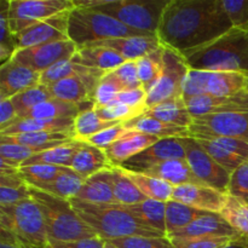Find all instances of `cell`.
<instances>
[{
    "label": "cell",
    "instance_id": "31",
    "mask_svg": "<svg viewBox=\"0 0 248 248\" xmlns=\"http://www.w3.org/2000/svg\"><path fill=\"white\" fill-rule=\"evenodd\" d=\"M81 111L80 106L69 102L51 98L48 101L38 104L34 108L22 114L21 119H40V120H55V119L73 118L75 119Z\"/></svg>",
    "mask_w": 248,
    "mask_h": 248
},
{
    "label": "cell",
    "instance_id": "56",
    "mask_svg": "<svg viewBox=\"0 0 248 248\" xmlns=\"http://www.w3.org/2000/svg\"><path fill=\"white\" fill-rule=\"evenodd\" d=\"M224 248H248V241L244 240L242 237L237 236L230 241L229 245H227Z\"/></svg>",
    "mask_w": 248,
    "mask_h": 248
},
{
    "label": "cell",
    "instance_id": "23",
    "mask_svg": "<svg viewBox=\"0 0 248 248\" xmlns=\"http://www.w3.org/2000/svg\"><path fill=\"white\" fill-rule=\"evenodd\" d=\"M72 61L77 64L109 73L116 69L126 62L119 53L110 48L101 46H82L78 47V51L73 56Z\"/></svg>",
    "mask_w": 248,
    "mask_h": 248
},
{
    "label": "cell",
    "instance_id": "54",
    "mask_svg": "<svg viewBox=\"0 0 248 248\" xmlns=\"http://www.w3.org/2000/svg\"><path fill=\"white\" fill-rule=\"evenodd\" d=\"M17 118L18 115L11 99H1L0 101V131L5 130Z\"/></svg>",
    "mask_w": 248,
    "mask_h": 248
},
{
    "label": "cell",
    "instance_id": "43",
    "mask_svg": "<svg viewBox=\"0 0 248 248\" xmlns=\"http://www.w3.org/2000/svg\"><path fill=\"white\" fill-rule=\"evenodd\" d=\"M51 98H53V97L48 87L45 86V85L39 84L36 86L31 87V89H28L26 91L21 92V93L16 94V96L10 99H11L15 108H16L17 115L21 116L22 114L28 111L29 109L34 108L38 104L48 101Z\"/></svg>",
    "mask_w": 248,
    "mask_h": 248
},
{
    "label": "cell",
    "instance_id": "19",
    "mask_svg": "<svg viewBox=\"0 0 248 248\" xmlns=\"http://www.w3.org/2000/svg\"><path fill=\"white\" fill-rule=\"evenodd\" d=\"M40 75V73L10 60L0 69V101L12 98L39 85Z\"/></svg>",
    "mask_w": 248,
    "mask_h": 248
},
{
    "label": "cell",
    "instance_id": "50",
    "mask_svg": "<svg viewBox=\"0 0 248 248\" xmlns=\"http://www.w3.org/2000/svg\"><path fill=\"white\" fill-rule=\"evenodd\" d=\"M111 74L120 81V84L123 85L125 91L142 87L140 78H138L137 62L136 61H126L120 67L111 70Z\"/></svg>",
    "mask_w": 248,
    "mask_h": 248
},
{
    "label": "cell",
    "instance_id": "3",
    "mask_svg": "<svg viewBox=\"0 0 248 248\" xmlns=\"http://www.w3.org/2000/svg\"><path fill=\"white\" fill-rule=\"evenodd\" d=\"M190 69L248 74V31L232 28L205 46L184 53Z\"/></svg>",
    "mask_w": 248,
    "mask_h": 248
},
{
    "label": "cell",
    "instance_id": "58",
    "mask_svg": "<svg viewBox=\"0 0 248 248\" xmlns=\"http://www.w3.org/2000/svg\"><path fill=\"white\" fill-rule=\"evenodd\" d=\"M246 90L248 91V74H247V86H246Z\"/></svg>",
    "mask_w": 248,
    "mask_h": 248
},
{
    "label": "cell",
    "instance_id": "26",
    "mask_svg": "<svg viewBox=\"0 0 248 248\" xmlns=\"http://www.w3.org/2000/svg\"><path fill=\"white\" fill-rule=\"evenodd\" d=\"M208 235L232 237L239 236L230 228V225L220 217V215H218V213H206L205 216L190 223L188 227L183 228V229L172 234L171 236H169V239H174V237L208 236Z\"/></svg>",
    "mask_w": 248,
    "mask_h": 248
},
{
    "label": "cell",
    "instance_id": "34",
    "mask_svg": "<svg viewBox=\"0 0 248 248\" xmlns=\"http://www.w3.org/2000/svg\"><path fill=\"white\" fill-rule=\"evenodd\" d=\"M85 181H86V178L82 177L81 174L75 172L70 167H64L55 181L51 182L47 186H43L39 190H43L50 195L56 196V198L69 201L77 198L78 193L84 186Z\"/></svg>",
    "mask_w": 248,
    "mask_h": 248
},
{
    "label": "cell",
    "instance_id": "44",
    "mask_svg": "<svg viewBox=\"0 0 248 248\" xmlns=\"http://www.w3.org/2000/svg\"><path fill=\"white\" fill-rule=\"evenodd\" d=\"M123 91H125V89L120 84V81L111 74V72L107 73L102 78L101 81L98 82V85L96 87V91L93 93L94 108L106 107L107 104L114 102L116 96Z\"/></svg>",
    "mask_w": 248,
    "mask_h": 248
},
{
    "label": "cell",
    "instance_id": "8",
    "mask_svg": "<svg viewBox=\"0 0 248 248\" xmlns=\"http://www.w3.org/2000/svg\"><path fill=\"white\" fill-rule=\"evenodd\" d=\"M247 75L236 72H206L189 70L183 87V98L208 94L215 97H230L246 90Z\"/></svg>",
    "mask_w": 248,
    "mask_h": 248
},
{
    "label": "cell",
    "instance_id": "22",
    "mask_svg": "<svg viewBox=\"0 0 248 248\" xmlns=\"http://www.w3.org/2000/svg\"><path fill=\"white\" fill-rule=\"evenodd\" d=\"M113 169V167H111ZM111 169L103 170L85 181L78 193V200L92 205H118L113 191V172Z\"/></svg>",
    "mask_w": 248,
    "mask_h": 248
},
{
    "label": "cell",
    "instance_id": "16",
    "mask_svg": "<svg viewBox=\"0 0 248 248\" xmlns=\"http://www.w3.org/2000/svg\"><path fill=\"white\" fill-rule=\"evenodd\" d=\"M228 194L206 184H186L174 186L172 200L207 213L222 212L227 202Z\"/></svg>",
    "mask_w": 248,
    "mask_h": 248
},
{
    "label": "cell",
    "instance_id": "9",
    "mask_svg": "<svg viewBox=\"0 0 248 248\" xmlns=\"http://www.w3.org/2000/svg\"><path fill=\"white\" fill-rule=\"evenodd\" d=\"M75 9L73 0H9V26L12 35L28 27Z\"/></svg>",
    "mask_w": 248,
    "mask_h": 248
},
{
    "label": "cell",
    "instance_id": "55",
    "mask_svg": "<svg viewBox=\"0 0 248 248\" xmlns=\"http://www.w3.org/2000/svg\"><path fill=\"white\" fill-rule=\"evenodd\" d=\"M1 232V239H0V248H29L24 246L22 242H19L11 232L6 230H0Z\"/></svg>",
    "mask_w": 248,
    "mask_h": 248
},
{
    "label": "cell",
    "instance_id": "37",
    "mask_svg": "<svg viewBox=\"0 0 248 248\" xmlns=\"http://www.w3.org/2000/svg\"><path fill=\"white\" fill-rule=\"evenodd\" d=\"M207 212L195 210V208L178 202L176 200H170L166 202V236H171L178 230L188 227L194 220L199 219Z\"/></svg>",
    "mask_w": 248,
    "mask_h": 248
},
{
    "label": "cell",
    "instance_id": "41",
    "mask_svg": "<svg viewBox=\"0 0 248 248\" xmlns=\"http://www.w3.org/2000/svg\"><path fill=\"white\" fill-rule=\"evenodd\" d=\"M0 176V206H11L31 198L29 186L19 173Z\"/></svg>",
    "mask_w": 248,
    "mask_h": 248
},
{
    "label": "cell",
    "instance_id": "28",
    "mask_svg": "<svg viewBox=\"0 0 248 248\" xmlns=\"http://www.w3.org/2000/svg\"><path fill=\"white\" fill-rule=\"evenodd\" d=\"M123 125L130 131H140V132L154 136L160 140L189 137V130L186 127L171 125V124L164 123V121L157 120L152 116H147L144 114L130 121H126Z\"/></svg>",
    "mask_w": 248,
    "mask_h": 248
},
{
    "label": "cell",
    "instance_id": "48",
    "mask_svg": "<svg viewBox=\"0 0 248 248\" xmlns=\"http://www.w3.org/2000/svg\"><path fill=\"white\" fill-rule=\"evenodd\" d=\"M232 28L248 31V0H220Z\"/></svg>",
    "mask_w": 248,
    "mask_h": 248
},
{
    "label": "cell",
    "instance_id": "30",
    "mask_svg": "<svg viewBox=\"0 0 248 248\" xmlns=\"http://www.w3.org/2000/svg\"><path fill=\"white\" fill-rule=\"evenodd\" d=\"M82 140H73L72 142L52 148V149H47L40 154L29 157L27 161L21 165V167L31 166V165H52V166L70 167L73 159L80 150Z\"/></svg>",
    "mask_w": 248,
    "mask_h": 248
},
{
    "label": "cell",
    "instance_id": "1",
    "mask_svg": "<svg viewBox=\"0 0 248 248\" xmlns=\"http://www.w3.org/2000/svg\"><path fill=\"white\" fill-rule=\"evenodd\" d=\"M232 28L220 0H170L156 35L162 46L184 55L212 43Z\"/></svg>",
    "mask_w": 248,
    "mask_h": 248
},
{
    "label": "cell",
    "instance_id": "6",
    "mask_svg": "<svg viewBox=\"0 0 248 248\" xmlns=\"http://www.w3.org/2000/svg\"><path fill=\"white\" fill-rule=\"evenodd\" d=\"M154 34L128 28L118 19L93 9L75 7L70 11L68 19V36L78 47L109 39Z\"/></svg>",
    "mask_w": 248,
    "mask_h": 248
},
{
    "label": "cell",
    "instance_id": "2",
    "mask_svg": "<svg viewBox=\"0 0 248 248\" xmlns=\"http://www.w3.org/2000/svg\"><path fill=\"white\" fill-rule=\"evenodd\" d=\"M79 217L104 241L131 236L165 237L166 235L147 227L125 206L92 205L77 198L69 200Z\"/></svg>",
    "mask_w": 248,
    "mask_h": 248
},
{
    "label": "cell",
    "instance_id": "35",
    "mask_svg": "<svg viewBox=\"0 0 248 248\" xmlns=\"http://www.w3.org/2000/svg\"><path fill=\"white\" fill-rule=\"evenodd\" d=\"M123 170L126 173V176L142 191L143 195L147 196V199L162 201V202H167V201L172 200V194H173L174 186H172L171 184L166 183V182L161 181V179L147 176L144 173L128 171V170L125 169Z\"/></svg>",
    "mask_w": 248,
    "mask_h": 248
},
{
    "label": "cell",
    "instance_id": "38",
    "mask_svg": "<svg viewBox=\"0 0 248 248\" xmlns=\"http://www.w3.org/2000/svg\"><path fill=\"white\" fill-rule=\"evenodd\" d=\"M113 191L118 205L132 206L148 200L120 166H113Z\"/></svg>",
    "mask_w": 248,
    "mask_h": 248
},
{
    "label": "cell",
    "instance_id": "47",
    "mask_svg": "<svg viewBox=\"0 0 248 248\" xmlns=\"http://www.w3.org/2000/svg\"><path fill=\"white\" fill-rule=\"evenodd\" d=\"M114 246L119 248H174L171 240L165 237H148V236H131L111 240Z\"/></svg>",
    "mask_w": 248,
    "mask_h": 248
},
{
    "label": "cell",
    "instance_id": "36",
    "mask_svg": "<svg viewBox=\"0 0 248 248\" xmlns=\"http://www.w3.org/2000/svg\"><path fill=\"white\" fill-rule=\"evenodd\" d=\"M219 215L240 237L248 241V201L228 194L227 202Z\"/></svg>",
    "mask_w": 248,
    "mask_h": 248
},
{
    "label": "cell",
    "instance_id": "5",
    "mask_svg": "<svg viewBox=\"0 0 248 248\" xmlns=\"http://www.w3.org/2000/svg\"><path fill=\"white\" fill-rule=\"evenodd\" d=\"M29 194L44 216L48 241L73 242L96 237L97 234L79 217L68 200L29 186Z\"/></svg>",
    "mask_w": 248,
    "mask_h": 248
},
{
    "label": "cell",
    "instance_id": "51",
    "mask_svg": "<svg viewBox=\"0 0 248 248\" xmlns=\"http://www.w3.org/2000/svg\"><path fill=\"white\" fill-rule=\"evenodd\" d=\"M130 132L128 128H126L123 124L120 125L113 126V127H109L107 130L102 131V132L97 133V135L92 136L89 140H86L85 142L90 143V144L94 145V147L99 148L102 150H106L107 148L110 147L111 144L116 142V140H121L124 136H126Z\"/></svg>",
    "mask_w": 248,
    "mask_h": 248
},
{
    "label": "cell",
    "instance_id": "11",
    "mask_svg": "<svg viewBox=\"0 0 248 248\" xmlns=\"http://www.w3.org/2000/svg\"><path fill=\"white\" fill-rule=\"evenodd\" d=\"M189 137H225L248 140V111L210 114L193 119Z\"/></svg>",
    "mask_w": 248,
    "mask_h": 248
},
{
    "label": "cell",
    "instance_id": "20",
    "mask_svg": "<svg viewBox=\"0 0 248 248\" xmlns=\"http://www.w3.org/2000/svg\"><path fill=\"white\" fill-rule=\"evenodd\" d=\"M86 46H101V47L110 48L119 53L125 61H137L157 50L161 46V43L157 35H145L109 39Z\"/></svg>",
    "mask_w": 248,
    "mask_h": 248
},
{
    "label": "cell",
    "instance_id": "52",
    "mask_svg": "<svg viewBox=\"0 0 248 248\" xmlns=\"http://www.w3.org/2000/svg\"><path fill=\"white\" fill-rule=\"evenodd\" d=\"M147 99L148 93L143 87L135 90H127V91H123L116 96L115 102H120V103L126 104V106L131 107V108L140 109V110L145 111L147 110Z\"/></svg>",
    "mask_w": 248,
    "mask_h": 248
},
{
    "label": "cell",
    "instance_id": "45",
    "mask_svg": "<svg viewBox=\"0 0 248 248\" xmlns=\"http://www.w3.org/2000/svg\"><path fill=\"white\" fill-rule=\"evenodd\" d=\"M99 118L103 119L106 121H116V123H126L132 119L137 118L144 114V111L140 110V109L131 108V107L126 106V104L120 103V102H111V103L107 104L106 107H101V108H94Z\"/></svg>",
    "mask_w": 248,
    "mask_h": 248
},
{
    "label": "cell",
    "instance_id": "18",
    "mask_svg": "<svg viewBox=\"0 0 248 248\" xmlns=\"http://www.w3.org/2000/svg\"><path fill=\"white\" fill-rule=\"evenodd\" d=\"M188 110L193 119L210 114L248 111V91L239 92L230 97H215L208 94L193 97L186 101Z\"/></svg>",
    "mask_w": 248,
    "mask_h": 248
},
{
    "label": "cell",
    "instance_id": "13",
    "mask_svg": "<svg viewBox=\"0 0 248 248\" xmlns=\"http://www.w3.org/2000/svg\"><path fill=\"white\" fill-rule=\"evenodd\" d=\"M77 51L78 46L72 40L55 41L17 50L12 56L11 61L41 74L56 63L72 60Z\"/></svg>",
    "mask_w": 248,
    "mask_h": 248
},
{
    "label": "cell",
    "instance_id": "46",
    "mask_svg": "<svg viewBox=\"0 0 248 248\" xmlns=\"http://www.w3.org/2000/svg\"><path fill=\"white\" fill-rule=\"evenodd\" d=\"M232 239L235 237L208 235L198 237H174L170 240L174 248H224Z\"/></svg>",
    "mask_w": 248,
    "mask_h": 248
},
{
    "label": "cell",
    "instance_id": "39",
    "mask_svg": "<svg viewBox=\"0 0 248 248\" xmlns=\"http://www.w3.org/2000/svg\"><path fill=\"white\" fill-rule=\"evenodd\" d=\"M136 62H137L140 81L148 93L161 77L164 69V46L161 45L157 50L153 51Z\"/></svg>",
    "mask_w": 248,
    "mask_h": 248
},
{
    "label": "cell",
    "instance_id": "53",
    "mask_svg": "<svg viewBox=\"0 0 248 248\" xmlns=\"http://www.w3.org/2000/svg\"><path fill=\"white\" fill-rule=\"evenodd\" d=\"M106 241L101 237L96 236L92 239L80 240V241L73 242H58V241H48L46 248H104Z\"/></svg>",
    "mask_w": 248,
    "mask_h": 248
},
{
    "label": "cell",
    "instance_id": "7",
    "mask_svg": "<svg viewBox=\"0 0 248 248\" xmlns=\"http://www.w3.org/2000/svg\"><path fill=\"white\" fill-rule=\"evenodd\" d=\"M0 227L29 248H46L47 229L44 216L31 198L11 206H0Z\"/></svg>",
    "mask_w": 248,
    "mask_h": 248
},
{
    "label": "cell",
    "instance_id": "4",
    "mask_svg": "<svg viewBox=\"0 0 248 248\" xmlns=\"http://www.w3.org/2000/svg\"><path fill=\"white\" fill-rule=\"evenodd\" d=\"M75 7L93 9L128 28L156 35L170 0H73Z\"/></svg>",
    "mask_w": 248,
    "mask_h": 248
},
{
    "label": "cell",
    "instance_id": "21",
    "mask_svg": "<svg viewBox=\"0 0 248 248\" xmlns=\"http://www.w3.org/2000/svg\"><path fill=\"white\" fill-rule=\"evenodd\" d=\"M159 140L160 138L154 137V136L147 135L140 131H130L127 135L124 136L121 140H116L104 152L113 166H121L127 160L132 159L133 156L154 145Z\"/></svg>",
    "mask_w": 248,
    "mask_h": 248
},
{
    "label": "cell",
    "instance_id": "40",
    "mask_svg": "<svg viewBox=\"0 0 248 248\" xmlns=\"http://www.w3.org/2000/svg\"><path fill=\"white\" fill-rule=\"evenodd\" d=\"M121 123L116 121H106L99 118L96 109L91 108L87 110L80 111L74 119V136L75 140L85 142L92 136L102 132L113 126L120 125Z\"/></svg>",
    "mask_w": 248,
    "mask_h": 248
},
{
    "label": "cell",
    "instance_id": "25",
    "mask_svg": "<svg viewBox=\"0 0 248 248\" xmlns=\"http://www.w3.org/2000/svg\"><path fill=\"white\" fill-rule=\"evenodd\" d=\"M34 132H67L74 135V119L62 118L55 120H40V119L17 118L5 130L0 131V136H15Z\"/></svg>",
    "mask_w": 248,
    "mask_h": 248
},
{
    "label": "cell",
    "instance_id": "24",
    "mask_svg": "<svg viewBox=\"0 0 248 248\" xmlns=\"http://www.w3.org/2000/svg\"><path fill=\"white\" fill-rule=\"evenodd\" d=\"M154 178L161 179L172 186H181L186 184H203L191 171L186 159H172L156 165L149 170L140 172Z\"/></svg>",
    "mask_w": 248,
    "mask_h": 248
},
{
    "label": "cell",
    "instance_id": "17",
    "mask_svg": "<svg viewBox=\"0 0 248 248\" xmlns=\"http://www.w3.org/2000/svg\"><path fill=\"white\" fill-rule=\"evenodd\" d=\"M172 159H186V150L181 138L160 140L154 145L127 160L120 167L128 171L143 172Z\"/></svg>",
    "mask_w": 248,
    "mask_h": 248
},
{
    "label": "cell",
    "instance_id": "42",
    "mask_svg": "<svg viewBox=\"0 0 248 248\" xmlns=\"http://www.w3.org/2000/svg\"><path fill=\"white\" fill-rule=\"evenodd\" d=\"M64 167L52 165H31L19 167V176L29 186L41 189L55 181Z\"/></svg>",
    "mask_w": 248,
    "mask_h": 248
},
{
    "label": "cell",
    "instance_id": "49",
    "mask_svg": "<svg viewBox=\"0 0 248 248\" xmlns=\"http://www.w3.org/2000/svg\"><path fill=\"white\" fill-rule=\"evenodd\" d=\"M227 194L248 201V161L237 167L230 174Z\"/></svg>",
    "mask_w": 248,
    "mask_h": 248
},
{
    "label": "cell",
    "instance_id": "29",
    "mask_svg": "<svg viewBox=\"0 0 248 248\" xmlns=\"http://www.w3.org/2000/svg\"><path fill=\"white\" fill-rule=\"evenodd\" d=\"M144 115L152 116V118L161 120L164 123L171 124V125L182 126V127L189 128L193 124V116L190 115L186 107V99L173 98L165 101L162 103L148 108L144 111Z\"/></svg>",
    "mask_w": 248,
    "mask_h": 248
},
{
    "label": "cell",
    "instance_id": "33",
    "mask_svg": "<svg viewBox=\"0 0 248 248\" xmlns=\"http://www.w3.org/2000/svg\"><path fill=\"white\" fill-rule=\"evenodd\" d=\"M75 140L74 135L67 132H34L15 136H1L0 143L29 145V147L56 148Z\"/></svg>",
    "mask_w": 248,
    "mask_h": 248
},
{
    "label": "cell",
    "instance_id": "12",
    "mask_svg": "<svg viewBox=\"0 0 248 248\" xmlns=\"http://www.w3.org/2000/svg\"><path fill=\"white\" fill-rule=\"evenodd\" d=\"M181 142L186 150V160L193 173L206 186L227 193L230 182L229 172L212 159L195 138L183 137Z\"/></svg>",
    "mask_w": 248,
    "mask_h": 248
},
{
    "label": "cell",
    "instance_id": "15",
    "mask_svg": "<svg viewBox=\"0 0 248 248\" xmlns=\"http://www.w3.org/2000/svg\"><path fill=\"white\" fill-rule=\"evenodd\" d=\"M230 174L248 161V140L225 137H193Z\"/></svg>",
    "mask_w": 248,
    "mask_h": 248
},
{
    "label": "cell",
    "instance_id": "57",
    "mask_svg": "<svg viewBox=\"0 0 248 248\" xmlns=\"http://www.w3.org/2000/svg\"><path fill=\"white\" fill-rule=\"evenodd\" d=\"M104 248H119V247L114 246V245H111V244H110V242L106 241V247H104Z\"/></svg>",
    "mask_w": 248,
    "mask_h": 248
},
{
    "label": "cell",
    "instance_id": "14",
    "mask_svg": "<svg viewBox=\"0 0 248 248\" xmlns=\"http://www.w3.org/2000/svg\"><path fill=\"white\" fill-rule=\"evenodd\" d=\"M70 11L56 15L45 21L38 22L24 31L14 35L15 47L17 50L33 47L55 41L69 40L68 36V19Z\"/></svg>",
    "mask_w": 248,
    "mask_h": 248
},
{
    "label": "cell",
    "instance_id": "27",
    "mask_svg": "<svg viewBox=\"0 0 248 248\" xmlns=\"http://www.w3.org/2000/svg\"><path fill=\"white\" fill-rule=\"evenodd\" d=\"M111 167L113 165L107 156L106 152L86 142H82L81 148L77 153L70 165V169L74 170L85 178H89L97 172L111 169Z\"/></svg>",
    "mask_w": 248,
    "mask_h": 248
},
{
    "label": "cell",
    "instance_id": "32",
    "mask_svg": "<svg viewBox=\"0 0 248 248\" xmlns=\"http://www.w3.org/2000/svg\"><path fill=\"white\" fill-rule=\"evenodd\" d=\"M125 207L147 227L166 235V202L148 199L137 205Z\"/></svg>",
    "mask_w": 248,
    "mask_h": 248
},
{
    "label": "cell",
    "instance_id": "10",
    "mask_svg": "<svg viewBox=\"0 0 248 248\" xmlns=\"http://www.w3.org/2000/svg\"><path fill=\"white\" fill-rule=\"evenodd\" d=\"M189 70L190 68L182 53L164 46V69L155 86L148 92V108L169 99L183 97L184 81Z\"/></svg>",
    "mask_w": 248,
    "mask_h": 248
}]
</instances>
